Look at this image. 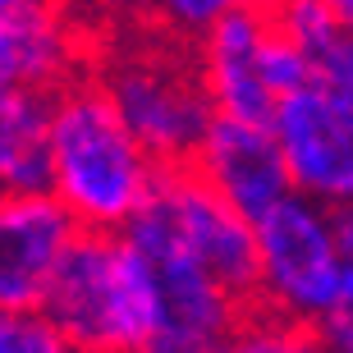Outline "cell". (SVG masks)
<instances>
[{
  "label": "cell",
  "mask_w": 353,
  "mask_h": 353,
  "mask_svg": "<svg viewBox=\"0 0 353 353\" xmlns=\"http://www.w3.org/2000/svg\"><path fill=\"white\" fill-rule=\"evenodd\" d=\"M79 28L65 0H28L0 14V88H65L79 79Z\"/></svg>",
  "instance_id": "obj_10"
},
{
  "label": "cell",
  "mask_w": 353,
  "mask_h": 353,
  "mask_svg": "<svg viewBox=\"0 0 353 353\" xmlns=\"http://www.w3.org/2000/svg\"><path fill=\"white\" fill-rule=\"evenodd\" d=\"M221 353H335L326 344V335L316 326H303V321H289V316H275L266 307H252L239 330L225 340Z\"/></svg>",
  "instance_id": "obj_12"
},
{
  "label": "cell",
  "mask_w": 353,
  "mask_h": 353,
  "mask_svg": "<svg viewBox=\"0 0 353 353\" xmlns=\"http://www.w3.org/2000/svg\"><path fill=\"white\" fill-rule=\"evenodd\" d=\"M262 79L275 97H289L299 88H312L316 83V69H312V55L303 51L299 41L289 37L285 28L271 19L266 28V41H262Z\"/></svg>",
  "instance_id": "obj_14"
},
{
  "label": "cell",
  "mask_w": 353,
  "mask_h": 353,
  "mask_svg": "<svg viewBox=\"0 0 353 353\" xmlns=\"http://www.w3.org/2000/svg\"><path fill=\"white\" fill-rule=\"evenodd\" d=\"M266 28H271V10H239L197 41V74H202L221 115L266 119L271 124L280 97L262 79Z\"/></svg>",
  "instance_id": "obj_9"
},
{
  "label": "cell",
  "mask_w": 353,
  "mask_h": 353,
  "mask_svg": "<svg viewBox=\"0 0 353 353\" xmlns=\"http://www.w3.org/2000/svg\"><path fill=\"white\" fill-rule=\"evenodd\" d=\"M79 10H97V14H152V0H65Z\"/></svg>",
  "instance_id": "obj_18"
},
{
  "label": "cell",
  "mask_w": 353,
  "mask_h": 353,
  "mask_svg": "<svg viewBox=\"0 0 353 353\" xmlns=\"http://www.w3.org/2000/svg\"><path fill=\"white\" fill-rule=\"evenodd\" d=\"M51 88H0V183L5 193H51Z\"/></svg>",
  "instance_id": "obj_11"
},
{
  "label": "cell",
  "mask_w": 353,
  "mask_h": 353,
  "mask_svg": "<svg viewBox=\"0 0 353 353\" xmlns=\"http://www.w3.org/2000/svg\"><path fill=\"white\" fill-rule=\"evenodd\" d=\"M0 197H5V183H0Z\"/></svg>",
  "instance_id": "obj_21"
},
{
  "label": "cell",
  "mask_w": 353,
  "mask_h": 353,
  "mask_svg": "<svg viewBox=\"0 0 353 353\" xmlns=\"http://www.w3.org/2000/svg\"><path fill=\"white\" fill-rule=\"evenodd\" d=\"M97 79L161 165L193 161L207 129L221 115L197 65H183L179 55L157 51V46L115 51Z\"/></svg>",
  "instance_id": "obj_5"
},
{
  "label": "cell",
  "mask_w": 353,
  "mask_h": 353,
  "mask_svg": "<svg viewBox=\"0 0 353 353\" xmlns=\"http://www.w3.org/2000/svg\"><path fill=\"white\" fill-rule=\"evenodd\" d=\"M271 0H152L157 19L174 41H202L216 23H225L239 10H266Z\"/></svg>",
  "instance_id": "obj_13"
},
{
  "label": "cell",
  "mask_w": 353,
  "mask_h": 353,
  "mask_svg": "<svg viewBox=\"0 0 353 353\" xmlns=\"http://www.w3.org/2000/svg\"><path fill=\"white\" fill-rule=\"evenodd\" d=\"M161 161L119 115L101 79L55 88L51 115V193L83 230H124L147 202Z\"/></svg>",
  "instance_id": "obj_1"
},
{
  "label": "cell",
  "mask_w": 353,
  "mask_h": 353,
  "mask_svg": "<svg viewBox=\"0 0 353 353\" xmlns=\"http://www.w3.org/2000/svg\"><path fill=\"white\" fill-rule=\"evenodd\" d=\"M0 353H83L41 307L0 312Z\"/></svg>",
  "instance_id": "obj_15"
},
{
  "label": "cell",
  "mask_w": 353,
  "mask_h": 353,
  "mask_svg": "<svg viewBox=\"0 0 353 353\" xmlns=\"http://www.w3.org/2000/svg\"><path fill=\"white\" fill-rule=\"evenodd\" d=\"M124 234L143 252H179L202 262L234 299L257 307L262 257H257V221L225 202L193 161L161 165L147 202L138 207Z\"/></svg>",
  "instance_id": "obj_3"
},
{
  "label": "cell",
  "mask_w": 353,
  "mask_h": 353,
  "mask_svg": "<svg viewBox=\"0 0 353 353\" xmlns=\"http://www.w3.org/2000/svg\"><path fill=\"white\" fill-rule=\"evenodd\" d=\"M83 225L55 193L0 197V312L41 307Z\"/></svg>",
  "instance_id": "obj_7"
},
{
  "label": "cell",
  "mask_w": 353,
  "mask_h": 353,
  "mask_svg": "<svg viewBox=\"0 0 353 353\" xmlns=\"http://www.w3.org/2000/svg\"><path fill=\"white\" fill-rule=\"evenodd\" d=\"M271 129L285 147L299 193H307L330 211L353 207V119L326 92L312 83V88L280 97Z\"/></svg>",
  "instance_id": "obj_6"
},
{
  "label": "cell",
  "mask_w": 353,
  "mask_h": 353,
  "mask_svg": "<svg viewBox=\"0 0 353 353\" xmlns=\"http://www.w3.org/2000/svg\"><path fill=\"white\" fill-rule=\"evenodd\" d=\"M41 312L83 353H143L161 321L152 257L124 230H79Z\"/></svg>",
  "instance_id": "obj_2"
},
{
  "label": "cell",
  "mask_w": 353,
  "mask_h": 353,
  "mask_svg": "<svg viewBox=\"0 0 353 353\" xmlns=\"http://www.w3.org/2000/svg\"><path fill=\"white\" fill-rule=\"evenodd\" d=\"M19 5H28V0H0V14H10V10H19Z\"/></svg>",
  "instance_id": "obj_20"
},
{
  "label": "cell",
  "mask_w": 353,
  "mask_h": 353,
  "mask_svg": "<svg viewBox=\"0 0 353 353\" xmlns=\"http://www.w3.org/2000/svg\"><path fill=\"white\" fill-rule=\"evenodd\" d=\"M330 10H335V19H340L344 32H353V0H330Z\"/></svg>",
  "instance_id": "obj_19"
},
{
  "label": "cell",
  "mask_w": 353,
  "mask_h": 353,
  "mask_svg": "<svg viewBox=\"0 0 353 353\" xmlns=\"http://www.w3.org/2000/svg\"><path fill=\"white\" fill-rule=\"evenodd\" d=\"M193 165L248 221H262L275 202H285L294 193L285 147H280V138L266 119L216 115V124L207 129V138L197 147Z\"/></svg>",
  "instance_id": "obj_8"
},
{
  "label": "cell",
  "mask_w": 353,
  "mask_h": 353,
  "mask_svg": "<svg viewBox=\"0 0 353 353\" xmlns=\"http://www.w3.org/2000/svg\"><path fill=\"white\" fill-rule=\"evenodd\" d=\"M257 257H262L257 307L303 326H321V316L335 307L344 289L335 211L294 188L257 221Z\"/></svg>",
  "instance_id": "obj_4"
},
{
  "label": "cell",
  "mask_w": 353,
  "mask_h": 353,
  "mask_svg": "<svg viewBox=\"0 0 353 353\" xmlns=\"http://www.w3.org/2000/svg\"><path fill=\"white\" fill-rule=\"evenodd\" d=\"M312 69H316V88L353 119V32L340 28L330 41H321L312 51Z\"/></svg>",
  "instance_id": "obj_17"
},
{
  "label": "cell",
  "mask_w": 353,
  "mask_h": 353,
  "mask_svg": "<svg viewBox=\"0 0 353 353\" xmlns=\"http://www.w3.org/2000/svg\"><path fill=\"white\" fill-rule=\"evenodd\" d=\"M335 239H340V257H344V289L316 330L326 335V344L335 353H353V207L335 211Z\"/></svg>",
  "instance_id": "obj_16"
}]
</instances>
